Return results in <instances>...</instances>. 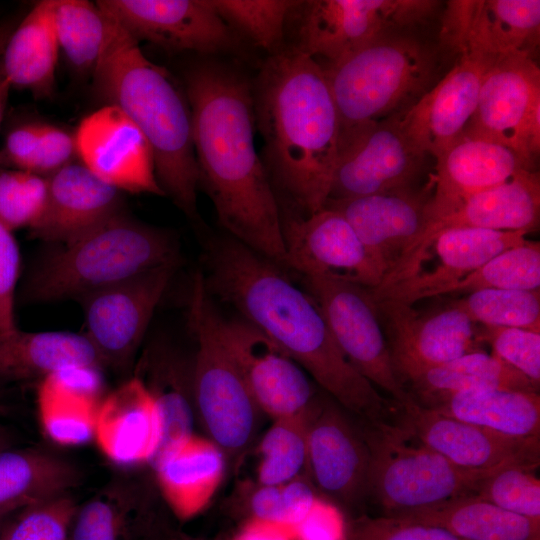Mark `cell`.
Instances as JSON below:
<instances>
[{
    "mask_svg": "<svg viewBox=\"0 0 540 540\" xmlns=\"http://www.w3.org/2000/svg\"><path fill=\"white\" fill-rule=\"evenodd\" d=\"M206 289L284 350L340 406L363 423H390L397 405L347 360L314 298L285 268L227 235L205 242Z\"/></svg>",
    "mask_w": 540,
    "mask_h": 540,
    "instance_id": "1",
    "label": "cell"
},
{
    "mask_svg": "<svg viewBox=\"0 0 540 540\" xmlns=\"http://www.w3.org/2000/svg\"><path fill=\"white\" fill-rule=\"evenodd\" d=\"M199 185L225 233L284 268L282 212L254 143L253 87L217 59L185 71Z\"/></svg>",
    "mask_w": 540,
    "mask_h": 540,
    "instance_id": "2",
    "label": "cell"
},
{
    "mask_svg": "<svg viewBox=\"0 0 540 540\" xmlns=\"http://www.w3.org/2000/svg\"><path fill=\"white\" fill-rule=\"evenodd\" d=\"M253 99L269 176L302 215L321 210L340 146L339 114L323 66L284 47L263 65Z\"/></svg>",
    "mask_w": 540,
    "mask_h": 540,
    "instance_id": "3",
    "label": "cell"
},
{
    "mask_svg": "<svg viewBox=\"0 0 540 540\" xmlns=\"http://www.w3.org/2000/svg\"><path fill=\"white\" fill-rule=\"evenodd\" d=\"M102 11L106 32L92 74L94 92L104 104L119 108L145 136L164 194L197 221L199 171L186 95L163 67L146 58L139 42Z\"/></svg>",
    "mask_w": 540,
    "mask_h": 540,
    "instance_id": "4",
    "label": "cell"
},
{
    "mask_svg": "<svg viewBox=\"0 0 540 540\" xmlns=\"http://www.w3.org/2000/svg\"><path fill=\"white\" fill-rule=\"evenodd\" d=\"M419 28L388 31L324 68L340 119V143L359 130L403 115L446 73L454 56Z\"/></svg>",
    "mask_w": 540,
    "mask_h": 540,
    "instance_id": "5",
    "label": "cell"
},
{
    "mask_svg": "<svg viewBox=\"0 0 540 540\" xmlns=\"http://www.w3.org/2000/svg\"><path fill=\"white\" fill-rule=\"evenodd\" d=\"M179 261L173 234L121 212L43 256L18 293L27 304L77 299Z\"/></svg>",
    "mask_w": 540,
    "mask_h": 540,
    "instance_id": "6",
    "label": "cell"
},
{
    "mask_svg": "<svg viewBox=\"0 0 540 540\" xmlns=\"http://www.w3.org/2000/svg\"><path fill=\"white\" fill-rule=\"evenodd\" d=\"M361 424L371 455L367 503L379 507L380 515H398L475 495L496 470L459 467L396 422Z\"/></svg>",
    "mask_w": 540,
    "mask_h": 540,
    "instance_id": "7",
    "label": "cell"
},
{
    "mask_svg": "<svg viewBox=\"0 0 540 540\" xmlns=\"http://www.w3.org/2000/svg\"><path fill=\"white\" fill-rule=\"evenodd\" d=\"M201 269L192 276L187 325L196 343L193 389L196 419L225 456L240 455L251 443L261 413L221 341L216 309Z\"/></svg>",
    "mask_w": 540,
    "mask_h": 540,
    "instance_id": "8",
    "label": "cell"
},
{
    "mask_svg": "<svg viewBox=\"0 0 540 540\" xmlns=\"http://www.w3.org/2000/svg\"><path fill=\"white\" fill-rule=\"evenodd\" d=\"M431 0L300 1L298 51L335 64L376 37L396 29L423 27L437 15Z\"/></svg>",
    "mask_w": 540,
    "mask_h": 540,
    "instance_id": "9",
    "label": "cell"
},
{
    "mask_svg": "<svg viewBox=\"0 0 540 540\" xmlns=\"http://www.w3.org/2000/svg\"><path fill=\"white\" fill-rule=\"evenodd\" d=\"M178 264L179 261L163 264L79 300L84 335L99 355L103 368L120 373L133 370L153 314Z\"/></svg>",
    "mask_w": 540,
    "mask_h": 540,
    "instance_id": "10",
    "label": "cell"
},
{
    "mask_svg": "<svg viewBox=\"0 0 540 540\" xmlns=\"http://www.w3.org/2000/svg\"><path fill=\"white\" fill-rule=\"evenodd\" d=\"M350 364L399 408L415 401L397 377L371 291L324 277H301Z\"/></svg>",
    "mask_w": 540,
    "mask_h": 540,
    "instance_id": "11",
    "label": "cell"
},
{
    "mask_svg": "<svg viewBox=\"0 0 540 540\" xmlns=\"http://www.w3.org/2000/svg\"><path fill=\"white\" fill-rule=\"evenodd\" d=\"M462 134L499 143L535 167L540 151V69L532 55L511 54L494 61Z\"/></svg>",
    "mask_w": 540,
    "mask_h": 540,
    "instance_id": "12",
    "label": "cell"
},
{
    "mask_svg": "<svg viewBox=\"0 0 540 540\" xmlns=\"http://www.w3.org/2000/svg\"><path fill=\"white\" fill-rule=\"evenodd\" d=\"M331 397L311 405L305 476L328 499L349 509L367 503L370 449L362 427Z\"/></svg>",
    "mask_w": 540,
    "mask_h": 540,
    "instance_id": "13",
    "label": "cell"
},
{
    "mask_svg": "<svg viewBox=\"0 0 540 540\" xmlns=\"http://www.w3.org/2000/svg\"><path fill=\"white\" fill-rule=\"evenodd\" d=\"M401 116L373 123L340 143L327 200L416 187L426 154L406 134Z\"/></svg>",
    "mask_w": 540,
    "mask_h": 540,
    "instance_id": "14",
    "label": "cell"
},
{
    "mask_svg": "<svg viewBox=\"0 0 540 540\" xmlns=\"http://www.w3.org/2000/svg\"><path fill=\"white\" fill-rule=\"evenodd\" d=\"M374 301L403 386L430 368L482 350L477 324L451 303L442 310L420 313L400 301Z\"/></svg>",
    "mask_w": 540,
    "mask_h": 540,
    "instance_id": "15",
    "label": "cell"
},
{
    "mask_svg": "<svg viewBox=\"0 0 540 540\" xmlns=\"http://www.w3.org/2000/svg\"><path fill=\"white\" fill-rule=\"evenodd\" d=\"M221 341L260 412L273 419L307 410L319 393L306 371L284 350L242 318L216 312Z\"/></svg>",
    "mask_w": 540,
    "mask_h": 540,
    "instance_id": "16",
    "label": "cell"
},
{
    "mask_svg": "<svg viewBox=\"0 0 540 540\" xmlns=\"http://www.w3.org/2000/svg\"><path fill=\"white\" fill-rule=\"evenodd\" d=\"M137 41H147L172 52L215 55L239 46L236 33L222 20L209 0H100Z\"/></svg>",
    "mask_w": 540,
    "mask_h": 540,
    "instance_id": "17",
    "label": "cell"
},
{
    "mask_svg": "<svg viewBox=\"0 0 540 540\" xmlns=\"http://www.w3.org/2000/svg\"><path fill=\"white\" fill-rule=\"evenodd\" d=\"M285 269L300 277H324L368 289L383 276L359 237L337 211L324 207L310 215L282 214Z\"/></svg>",
    "mask_w": 540,
    "mask_h": 540,
    "instance_id": "18",
    "label": "cell"
},
{
    "mask_svg": "<svg viewBox=\"0 0 540 540\" xmlns=\"http://www.w3.org/2000/svg\"><path fill=\"white\" fill-rule=\"evenodd\" d=\"M539 0H453L441 16L438 40L454 56L473 53L498 59L539 44Z\"/></svg>",
    "mask_w": 540,
    "mask_h": 540,
    "instance_id": "19",
    "label": "cell"
},
{
    "mask_svg": "<svg viewBox=\"0 0 540 540\" xmlns=\"http://www.w3.org/2000/svg\"><path fill=\"white\" fill-rule=\"evenodd\" d=\"M396 423L455 465L492 470L540 465V437H517L464 422L416 403L399 409Z\"/></svg>",
    "mask_w": 540,
    "mask_h": 540,
    "instance_id": "20",
    "label": "cell"
},
{
    "mask_svg": "<svg viewBox=\"0 0 540 540\" xmlns=\"http://www.w3.org/2000/svg\"><path fill=\"white\" fill-rule=\"evenodd\" d=\"M74 139L80 162L108 185L121 192L165 195L148 141L116 106L103 104L86 115Z\"/></svg>",
    "mask_w": 540,
    "mask_h": 540,
    "instance_id": "21",
    "label": "cell"
},
{
    "mask_svg": "<svg viewBox=\"0 0 540 540\" xmlns=\"http://www.w3.org/2000/svg\"><path fill=\"white\" fill-rule=\"evenodd\" d=\"M432 194L429 180L421 189L327 200L324 207L346 219L384 279L426 228Z\"/></svg>",
    "mask_w": 540,
    "mask_h": 540,
    "instance_id": "22",
    "label": "cell"
},
{
    "mask_svg": "<svg viewBox=\"0 0 540 540\" xmlns=\"http://www.w3.org/2000/svg\"><path fill=\"white\" fill-rule=\"evenodd\" d=\"M539 217V173L525 170L506 182L467 197L449 213L428 223L391 275L400 279L415 271L432 240L442 231L478 228L530 233L538 228Z\"/></svg>",
    "mask_w": 540,
    "mask_h": 540,
    "instance_id": "23",
    "label": "cell"
},
{
    "mask_svg": "<svg viewBox=\"0 0 540 540\" xmlns=\"http://www.w3.org/2000/svg\"><path fill=\"white\" fill-rule=\"evenodd\" d=\"M495 60L457 54L451 68L401 116L406 134L424 154L437 158L463 133L475 111L485 73Z\"/></svg>",
    "mask_w": 540,
    "mask_h": 540,
    "instance_id": "24",
    "label": "cell"
},
{
    "mask_svg": "<svg viewBox=\"0 0 540 540\" xmlns=\"http://www.w3.org/2000/svg\"><path fill=\"white\" fill-rule=\"evenodd\" d=\"M527 234L478 228L442 231L426 250L435 256L431 269H419L390 286L370 289L371 295L374 300L392 299L409 305L428 297L445 295L452 285L489 259L523 243Z\"/></svg>",
    "mask_w": 540,
    "mask_h": 540,
    "instance_id": "25",
    "label": "cell"
},
{
    "mask_svg": "<svg viewBox=\"0 0 540 540\" xmlns=\"http://www.w3.org/2000/svg\"><path fill=\"white\" fill-rule=\"evenodd\" d=\"M47 198L34 238L65 244L124 212L123 192L94 175L80 161L47 176Z\"/></svg>",
    "mask_w": 540,
    "mask_h": 540,
    "instance_id": "26",
    "label": "cell"
},
{
    "mask_svg": "<svg viewBox=\"0 0 540 540\" xmlns=\"http://www.w3.org/2000/svg\"><path fill=\"white\" fill-rule=\"evenodd\" d=\"M535 167L513 150L490 140L461 134L437 158L430 175L433 194L428 223L449 213L467 197ZM428 225V224H427Z\"/></svg>",
    "mask_w": 540,
    "mask_h": 540,
    "instance_id": "27",
    "label": "cell"
},
{
    "mask_svg": "<svg viewBox=\"0 0 540 540\" xmlns=\"http://www.w3.org/2000/svg\"><path fill=\"white\" fill-rule=\"evenodd\" d=\"M163 423L156 402L142 382L131 376L102 399L94 439L112 462L151 464L161 446Z\"/></svg>",
    "mask_w": 540,
    "mask_h": 540,
    "instance_id": "28",
    "label": "cell"
},
{
    "mask_svg": "<svg viewBox=\"0 0 540 540\" xmlns=\"http://www.w3.org/2000/svg\"><path fill=\"white\" fill-rule=\"evenodd\" d=\"M132 373L146 387L161 414L163 437L156 458L168 445L194 434L197 419L193 356L186 355L171 341L157 338L141 352Z\"/></svg>",
    "mask_w": 540,
    "mask_h": 540,
    "instance_id": "29",
    "label": "cell"
},
{
    "mask_svg": "<svg viewBox=\"0 0 540 540\" xmlns=\"http://www.w3.org/2000/svg\"><path fill=\"white\" fill-rule=\"evenodd\" d=\"M100 371L93 367H68L39 382V420L53 442L76 446L94 438L96 416L104 398Z\"/></svg>",
    "mask_w": 540,
    "mask_h": 540,
    "instance_id": "30",
    "label": "cell"
},
{
    "mask_svg": "<svg viewBox=\"0 0 540 540\" xmlns=\"http://www.w3.org/2000/svg\"><path fill=\"white\" fill-rule=\"evenodd\" d=\"M225 454L195 434L164 448L151 463L159 489L172 511L189 518L210 501L225 472Z\"/></svg>",
    "mask_w": 540,
    "mask_h": 540,
    "instance_id": "31",
    "label": "cell"
},
{
    "mask_svg": "<svg viewBox=\"0 0 540 540\" xmlns=\"http://www.w3.org/2000/svg\"><path fill=\"white\" fill-rule=\"evenodd\" d=\"M103 369L88 338L66 331L28 332L16 328L0 334V388L27 381L40 382L68 367Z\"/></svg>",
    "mask_w": 540,
    "mask_h": 540,
    "instance_id": "32",
    "label": "cell"
},
{
    "mask_svg": "<svg viewBox=\"0 0 540 540\" xmlns=\"http://www.w3.org/2000/svg\"><path fill=\"white\" fill-rule=\"evenodd\" d=\"M55 0L37 2L18 22L0 56V70L11 88L28 90L45 99L55 87L59 55L55 24Z\"/></svg>",
    "mask_w": 540,
    "mask_h": 540,
    "instance_id": "33",
    "label": "cell"
},
{
    "mask_svg": "<svg viewBox=\"0 0 540 540\" xmlns=\"http://www.w3.org/2000/svg\"><path fill=\"white\" fill-rule=\"evenodd\" d=\"M76 465L52 452L10 447L0 451V515L70 494L81 482Z\"/></svg>",
    "mask_w": 540,
    "mask_h": 540,
    "instance_id": "34",
    "label": "cell"
},
{
    "mask_svg": "<svg viewBox=\"0 0 540 540\" xmlns=\"http://www.w3.org/2000/svg\"><path fill=\"white\" fill-rule=\"evenodd\" d=\"M145 488L132 479H114L77 505L67 540H137L154 514Z\"/></svg>",
    "mask_w": 540,
    "mask_h": 540,
    "instance_id": "35",
    "label": "cell"
},
{
    "mask_svg": "<svg viewBox=\"0 0 540 540\" xmlns=\"http://www.w3.org/2000/svg\"><path fill=\"white\" fill-rule=\"evenodd\" d=\"M416 404L428 407L451 395L481 389L539 392V385L483 350L430 368L405 383Z\"/></svg>",
    "mask_w": 540,
    "mask_h": 540,
    "instance_id": "36",
    "label": "cell"
},
{
    "mask_svg": "<svg viewBox=\"0 0 540 540\" xmlns=\"http://www.w3.org/2000/svg\"><path fill=\"white\" fill-rule=\"evenodd\" d=\"M393 516L444 528L462 540H540V521L476 495Z\"/></svg>",
    "mask_w": 540,
    "mask_h": 540,
    "instance_id": "37",
    "label": "cell"
},
{
    "mask_svg": "<svg viewBox=\"0 0 540 540\" xmlns=\"http://www.w3.org/2000/svg\"><path fill=\"white\" fill-rule=\"evenodd\" d=\"M437 413L517 437H540L539 392L471 390L428 407Z\"/></svg>",
    "mask_w": 540,
    "mask_h": 540,
    "instance_id": "38",
    "label": "cell"
},
{
    "mask_svg": "<svg viewBox=\"0 0 540 540\" xmlns=\"http://www.w3.org/2000/svg\"><path fill=\"white\" fill-rule=\"evenodd\" d=\"M54 24L59 50L80 75L93 74L103 48L106 16L87 0H55Z\"/></svg>",
    "mask_w": 540,
    "mask_h": 540,
    "instance_id": "39",
    "label": "cell"
},
{
    "mask_svg": "<svg viewBox=\"0 0 540 540\" xmlns=\"http://www.w3.org/2000/svg\"><path fill=\"white\" fill-rule=\"evenodd\" d=\"M310 408L274 419L265 432L258 446V484H282L305 473Z\"/></svg>",
    "mask_w": 540,
    "mask_h": 540,
    "instance_id": "40",
    "label": "cell"
},
{
    "mask_svg": "<svg viewBox=\"0 0 540 540\" xmlns=\"http://www.w3.org/2000/svg\"><path fill=\"white\" fill-rule=\"evenodd\" d=\"M209 1L234 32L238 31L271 55L284 48L286 21L300 3L293 0Z\"/></svg>",
    "mask_w": 540,
    "mask_h": 540,
    "instance_id": "41",
    "label": "cell"
},
{
    "mask_svg": "<svg viewBox=\"0 0 540 540\" xmlns=\"http://www.w3.org/2000/svg\"><path fill=\"white\" fill-rule=\"evenodd\" d=\"M540 245L525 240L495 255L446 292L468 294L482 289L539 290Z\"/></svg>",
    "mask_w": 540,
    "mask_h": 540,
    "instance_id": "42",
    "label": "cell"
},
{
    "mask_svg": "<svg viewBox=\"0 0 540 540\" xmlns=\"http://www.w3.org/2000/svg\"><path fill=\"white\" fill-rule=\"evenodd\" d=\"M451 304L475 324L540 332L539 290L482 289Z\"/></svg>",
    "mask_w": 540,
    "mask_h": 540,
    "instance_id": "43",
    "label": "cell"
},
{
    "mask_svg": "<svg viewBox=\"0 0 540 540\" xmlns=\"http://www.w3.org/2000/svg\"><path fill=\"white\" fill-rule=\"evenodd\" d=\"M317 498L315 488L303 474L282 484H258L249 495L247 507L250 520L290 530L307 515Z\"/></svg>",
    "mask_w": 540,
    "mask_h": 540,
    "instance_id": "44",
    "label": "cell"
},
{
    "mask_svg": "<svg viewBox=\"0 0 540 540\" xmlns=\"http://www.w3.org/2000/svg\"><path fill=\"white\" fill-rule=\"evenodd\" d=\"M46 198V177L0 166V220L11 231L30 230L40 219Z\"/></svg>",
    "mask_w": 540,
    "mask_h": 540,
    "instance_id": "45",
    "label": "cell"
},
{
    "mask_svg": "<svg viewBox=\"0 0 540 540\" xmlns=\"http://www.w3.org/2000/svg\"><path fill=\"white\" fill-rule=\"evenodd\" d=\"M535 469L504 466L493 471L476 496L515 514L540 521V480Z\"/></svg>",
    "mask_w": 540,
    "mask_h": 540,
    "instance_id": "46",
    "label": "cell"
},
{
    "mask_svg": "<svg viewBox=\"0 0 540 540\" xmlns=\"http://www.w3.org/2000/svg\"><path fill=\"white\" fill-rule=\"evenodd\" d=\"M77 504L61 495L14 513L2 540H67Z\"/></svg>",
    "mask_w": 540,
    "mask_h": 540,
    "instance_id": "47",
    "label": "cell"
},
{
    "mask_svg": "<svg viewBox=\"0 0 540 540\" xmlns=\"http://www.w3.org/2000/svg\"><path fill=\"white\" fill-rule=\"evenodd\" d=\"M478 337L490 345L491 354L540 385V332L482 325Z\"/></svg>",
    "mask_w": 540,
    "mask_h": 540,
    "instance_id": "48",
    "label": "cell"
},
{
    "mask_svg": "<svg viewBox=\"0 0 540 540\" xmlns=\"http://www.w3.org/2000/svg\"><path fill=\"white\" fill-rule=\"evenodd\" d=\"M344 540H462L444 528L397 516L360 515L345 529Z\"/></svg>",
    "mask_w": 540,
    "mask_h": 540,
    "instance_id": "49",
    "label": "cell"
},
{
    "mask_svg": "<svg viewBox=\"0 0 540 540\" xmlns=\"http://www.w3.org/2000/svg\"><path fill=\"white\" fill-rule=\"evenodd\" d=\"M21 270V254L11 231L0 220V334L17 327L15 303Z\"/></svg>",
    "mask_w": 540,
    "mask_h": 540,
    "instance_id": "50",
    "label": "cell"
},
{
    "mask_svg": "<svg viewBox=\"0 0 540 540\" xmlns=\"http://www.w3.org/2000/svg\"><path fill=\"white\" fill-rule=\"evenodd\" d=\"M74 134L64 128L40 121V137L33 173L47 177L74 161Z\"/></svg>",
    "mask_w": 540,
    "mask_h": 540,
    "instance_id": "51",
    "label": "cell"
},
{
    "mask_svg": "<svg viewBox=\"0 0 540 540\" xmlns=\"http://www.w3.org/2000/svg\"><path fill=\"white\" fill-rule=\"evenodd\" d=\"M346 526L336 505L317 498L307 515L290 529L293 540H344Z\"/></svg>",
    "mask_w": 540,
    "mask_h": 540,
    "instance_id": "52",
    "label": "cell"
},
{
    "mask_svg": "<svg viewBox=\"0 0 540 540\" xmlns=\"http://www.w3.org/2000/svg\"><path fill=\"white\" fill-rule=\"evenodd\" d=\"M40 137V121H27L15 125L8 132L0 153V166L33 171Z\"/></svg>",
    "mask_w": 540,
    "mask_h": 540,
    "instance_id": "53",
    "label": "cell"
},
{
    "mask_svg": "<svg viewBox=\"0 0 540 540\" xmlns=\"http://www.w3.org/2000/svg\"><path fill=\"white\" fill-rule=\"evenodd\" d=\"M232 540H293L290 530L271 523L249 520Z\"/></svg>",
    "mask_w": 540,
    "mask_h": 540,
    "instance_id": "54",
    "label": "cell"
},
{
    "mask_svg": "<svg viewBox=\"0 0 540 540\" xmlns=\"http://www.w3.org/2000/svg\"><path fill=\"white\" fill-rule=\"evenodd\" d=\"M137 540H179L178 533L168 529L154 518Z\"/></svg>",
    "mask_w": 540,
    "mask_h": 540,
    "instance_id": "55",
    "label": "cell"
},
{
    "mask_svg": "<svg viewBox=\"0 0 540 540\" xmlns=\"http://www.w3.org/2000/svg\"><path fill=\"white\" fill-rule=\"evenodd\" d=\"M17 24L18 21L15 18L0 20V56L3 52V49L10 34L12 33Z\"/></svg>",
    "mask_w": 540,
    "mask_h": 540,
    "instance_id": "56",
    "label": "cell"
},
{
    "mask_svg": "<svg viewBox=\"0 0 540 540\" xmlns=\"http://www.w3.org/2000/svg\"><path fill=\"white\" fill-rule=\"evenodd\" d=\"M10 89L11 86L8 80L5 78L2 71L0 70V125L3 119Z\"/></svg>",
    "mask_w": 540,
    "mask_h": 540,
    "instance_id": "57",
    "label": "cell"
},
{
    "mask_svg": "<svg viewBox=\"0 0 540 540\" xmlns=\"http://www.w3.org/2000/svg\"><path fill=\"white\" fill-rule=\"evenodd\" d=\"M15 439L12 432L0 423V451L14 447Z\"/></svg>",
    "mask_w": 540,
    "mask_h": 540,
    "instance_id": "58",
    "label": "cell"
},
{
    "mask_svg": "<svg viewBox=\"0 0 540 540\" xmlns=\"http://www.w3.org/2000/svg\"><path fill=\"white\" fill-rule=\"evenodd\" d=\"M16 513V512H15ZM14 513L12 514H5V515H0V540L3 539V536H4V533H5V530L7 528V525L12 517Z\"/></svg>",
    "mask_w": 540,
    "mask_h": 540,
    "instance_id": "59",
    "label": "cell"
},
{
    "mask_svg": "<svg viewBox=\"0 0 540 540\" xmlns=\"http://www.w3.org/2000/svg\"><path fill=\"white\" fill-rule=\"evenodd\" d=\"M178 539L179 540H203V539H198V538H194V537H190L186 534H182V533H178Z\"/></svg>",
    "mask_w": 540,
    "mask_h": 540,
    "instance_id": "60",
    "label": "cell"
}]
</instances>
